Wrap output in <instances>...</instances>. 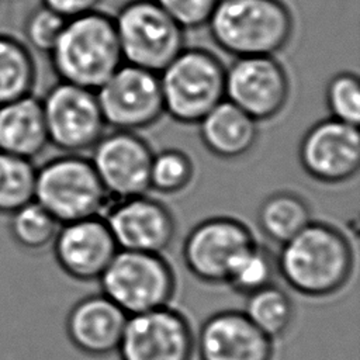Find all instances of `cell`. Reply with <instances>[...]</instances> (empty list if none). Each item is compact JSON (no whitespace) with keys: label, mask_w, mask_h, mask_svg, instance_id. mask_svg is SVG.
<instances>
[{"label":"cell","mask_w":360,"mask_h":360,"mask_svg":"<svg viewBox=\"0 0 360 360\" xmlns=\"http://www.w3.org/2000/svg\"><path fill=\"white\" fill-rule=\"evenodd\" d=\"M276 269L294 291L326 297L338 292L350 278L353 249L338 228L311 221L281 245Z\"/></svg>","instance_id":"1"},{"label":"cell","mask_w":360,"mask_h":360,"mask_svg":"<svg viewBox=\"0 0 360 360\" xmlns=\"http://www.w3.org/2000/svg\"><path fill=\"white\" fill-rule=\"evenodd\" d=\"M49 59L60 82L96 91L124 63L112 17L94 10L68 18Z\"/></svg>","instance_id":"2"},{"label":"cell","mask_w":360,"mask_h":360,"mask_svg":"<svg viewBox=\"0 0 360 360\" xmlns=\"http://www.w3.org/2000/svg\"><path fill=\"white\" fill-rule=\"evenodd\" d=\"M207 25L215 45L235 58L273 56L294 31L281 0H218Z\"/></svg>","instance_id":"3"},{"label":"cell","mask_w":360,"mask_h":360,"mask_svg":"<svg viewBox=\"0 0 360 360\" xmlns=\"http://www.w3.org/2000/svg\"><path fill=\"white\" fill-rule=\"evenodd\" d=\"M158 76L163 110L177 122L198 124L225 98V68L207 49L183 48Z\"/></svg>","instance_id":"4"},{"label":"cell","mask_w":360,"mask_h":360,"mask_svg":"<svg viewBox=\"0 0 360 360\" xmlns=\"http://www.w3.org/2000/svg\"><path fill=\"white\" fill-rule=\"evenodd\" d=\"M108 194L89 159L66 153L37 167L34 201L60 225L100 215Z\"/></svg>","instance_id":"5"},{"label":"cell","mask_w":360,"mask_h":360,"mask_svg":"<svg viewBox=\"0 0 360 360\" xmlns=\"http://www.w3.org/2000/svg\"><path fill=\"white\" fill-rule=\"evenodd\" d=\"M112 20L124 63L159 73L184 48V30L155 0H129Z\"/></svg>","instance_id":"6"},{"label":"cell","mask_w":360,"mask_h":360,"mask_svg":"<svg viewBox=\"0 0 360 360\" xmlns=\"http://www.w3.org/2000/svg\"><path fill=\"white\" fill-rule=\"evenodd\" d=\"M101 294L127 315L167 305L176 280L170 264L158 253L118 249L98 277Z\"/></svg>","instance_id":"7"},{"label":"cell","mask_w":360,"mask_h":360,"mask_svg":"<svg viewBox=\"0 0 360 360\" xmlns=\"http://www.w3.org/2000/svg\"><path fill=\"white\" fill-rule=\"evenodd\" d=\"M96 97L112 131L136 132L165 114L158 73L122 63L97 90Z\"/></svg>","instance_id":"8"},{"label":"cell","mask_w":360,"mask_h":360,"mask_svg":"<svg viewBox=\"0 0 360 360\" xmlns=\"http://www.w3.org/2000/svg\"><path fill=\"white\" fill-rule=\"evenodd\" d=\"M41 105L48 141L65 153L89 150L104 134L94 90L59 80L41 98Z\"/></svg>","instance_id":"9"},{"label":"cell","mask_w":360,"mask_h":360,"mask_svg":"<svg viewBox=\"0 0 360 360\" xmlns=\"http://www.w3.org/2000/svg\"><path fill=\"white\" fill-rule=\"evenodd\" d=\"M253 243L256 240L243 222L214 217L190 229L183 243V260L198 280L222 284L226 283L236 259Z\"/></svg>","instance_id":"10"},{"label":"cell","mask_w":360,"mask_h":360,"mask_svg":"<svg viewBox=\"0 0 360 360\" xmlns=\"http://www.w3.org/2000/svg\"><path fill=\"white\" fill-rule=\"evenodd\" d=\"M193 347L188 321L165 305L128 315L117 352L121 360H190Z\"/></svg>","instance_id":"11"},{"label":"cell","mask_w":360,"mask_h":360,"mask_svg":"<svg viewBox=\"0 0 360 360\" xmlns=\"http://www.w3.org/2000/svg\"><path fill=\"white\" fill-rule=\"evenodd\" d=\"M288 93L287 73L274 56H240L225 68V100L256 121L276 117Z\"/></svg>","instance_id":"12"},{"label":"cell","mask_w":360,"mask_h":360,"mask_svg":"<svg viewBox=\"0 0 360 360\" xmlns=\"http://www.w3.org/2000/svg\"><path fill=\"white\" fill-rule=\"evenodd\" d=\"M152 149L148 142L128 131H112L91 148L89 159L105 193L118 200L146 194Z\"/></svg>","instance_id":"13"},{"label":"cell","mask_w":360,"mask_h":360,"mask_svg":"<svg viewBox=\"0 0 360 360\" xmlns=\"http://www.w3.org/2000/svg\"><path fill=\"white\" fill-rule=\"evenodd\" d=\"M298 155L312 179L330 184L346 181L360 166L359 128L332 117L319 121L302 136Z\"/></svg>","instance_id":"14"},{"label":"cell","mask_w":360,"mask_h":360,"mask_svg":"<svg viewBox=\"0 0 360 360\" xmlns=\"http://www.w3.org/2000/svg\"><path fill=\"white\" fill-rule=\"evenodd\" d=\"M103 218L122 250L162 255L174 239L176 224L170 210L146 194L118 200Z\"/></svg>","instance_id":"15"},{"label":"cell","mask_w":360,"mask_h":360,"mask_svg":"<svg viewBox=\"0 0 360 360\" xmlns=\"http://www.w3.org/2000/svg\"><path fill=\"white\" fill-rule=\"evenodd\" d=\"M52 245L59 267L79 281L98 280L118 250L100 215L62 224Z\"/></svg>","instance_id":"16"},{"label":"cell","mask_w":360,"mask_h":360,"mask_svg":"<svg viewBox=\"0 0 360 360\" xmlns=\"http://www.w3.org/2000/svg\"><path fill=\"white\" fill-rule=\"evenodd\" d=\"M201 360H271L273 339L240 311H221L207 318L198 333Z\"/></svg>","instance_id":"17"},{"label":"cell","mask_w":360,"mask_h":360,"mask_svg":"<svg viewBox=\"0 0 360 360\" xmlns=\"http://www.w3.org/2000/svg\"><path fill=\"white\" fill-rule=\"evenodd\" d=\"M128 315L104 294L79 300L69 311L66 332L86 354L107 356L117 352Z\"/></svg>","instance_id":"18"},{"label":"cell","mask_w":360,"mask_h":360,"mask_svg":"<svg viewBox=\"0 0 360 360\" xmlns=\"http://www.w3.org/2000/svg\"><path fill=\"white\" fill-rule=\"evenodd\" d=\"M49 143L41 98L24 96L0 105V150L34 160Z\"/></svg>","instance_id":"19"},{"label":"cell","mask_w":360,"mask_h":360,"mask_svg":"<svg viewBox=\"0 0 360 360\" xmlns=\"http://www.w3.org/2000/svg\"><path fill=\"white\" fill-rule=\"evenodd\" d=\"M198 125L205 148L224 159L246 155L257 138V121L225 98Z\"/></svg>","instance_id":"20"},{"label":"cell","mask_w":360,"mask_h":360,"mask_svg":"<svg viewBox=\"0 0 360 360\" xmlns=\"http://www.w3.org/2000/svg\"><path fill=\"white\" fill-rule=\"evenodd\" d=\"M311 222V211L302 197L291 191L269 195L257 210V225L270 240L283 245Z\"/></svg>","instance_id":"21"},{"label":"cell","mask_w":360,"mask_h":360,"mask_svg":"<svg viewBox=\"0 0 360 360\" xmlns=\"http://www.w3.org/2000/svg\"><path fill=\"white\" fill-rule=\"evenodd\" d=\"M37 65L31 49L18 38L0 32V105L34 94Z\"/></svg>","instance_id":"22"},{"label":"cell","mask_w":360,"mask_h":360,"mask_svg":"<svg viewBox=\"0 0 360 360\" xmlns=\"http://www.w3.org/2000/svg\"><path fill=\"white\" fill-rule=\"evenodd\" d=\"M243 314L270 339L281 336L290 326L294 307L288 294L271 284H267L246 295Z\"/></svg>","instance_id":"23"},{"label":"cell","mask_w":360,"mask_h":360,"mask_svg":"<svg viewBox=\"0 0 360 360\" xmlns=\"http://www.w3.org/2000/svg\"><path fill=\"white\" fill-rule=\"evenodd\" d=\"M37 167L32 160L0 150V214L10 215L34 200Z\"/></svg>","instance_id":"24"},{"label":"cell","mask_w":360,"mask_h":360,"mask_svg":"<svg viewBox=\"0 0 360 360\" xmlns=\"http://www.w3.org/2000/svg\"><path fill=\"white\" fill-rule=\"evenodd\" d=\"M59 228L60 224L34 200L10 214L8 229L13 239L30 250L51 245Z\"/></svg>","instance_id":"25"},{"label":"cell","mask_w":360,"mask_h":360,"mask_svg":"<svg viewBox=\"0 0 360 360\" xmlns=\"http://www.w3.org/2000/svg\"><path fill=\"white\" fill-rule=\"evenodd\" d=\"M274 270L276 259L271 257L266 248L253 243L231 267L226 284L238 292L248 295L267 284H271Z\"/></svg>","instance_id":"26"},{"label":"cell","mask_w":360,"mask_h":360,"mask_svg":"<svg viewBox=\"0 0 360 360\" xmlns=\"http://www.w3.org/2000/svg\"><path fill=\"white\" fill-rule=\"evenodd\" d=\"M193 174V162L184 152L179 149H163L152 156L149 187L162 194L179 193L190 184Z\"/></svg>","instance_id":"27"},{"label":"cell","mask_w":360,"mask_h":360,"mask_svg":"<svg viewBox=\"0 0 360 360\" xmlns=\"http://www.w3.org/2000/svg\"><path fill=\"white\" fill-rule=\"evenodd\" d=\"M325 103L330 117L352 125L360 121V82L352 72L336 73L326 84Z\"/></svg>","instance_id":"28"},{"label":"cell","mask_w":360,"mask_h":360,"mask_svg":"<svg viewBox=\"0 0 360 360\" xmlns=\"http://www.w3.org/2000/svg\"><path fill=\"white\" fill-rule=\"evenodd\" d=\"M65 22L66 18L53 10L42 4L35 7L27 15L24 22L22 34L27 42L25 45L30 49L49 55L65 27Z\"/></svg>","instance_id":"29"},{"label":"cell","mask_w":360,"mask_h":360,"mask_svg":"<svg viewBox=\"0 0 360 360\" xmlns=\"http://www.w3.org/2000/svg\"><path fill=\"white\" fill-rule=\"evenodd\" d=\"M184 31L207 25L218 0H155Z\"/></svg>","instance_id":"30"},{"label":"cell","mask_w":360,"mask_h":360,"mask_svg":"<svg viewBox=\"0 0 360 360\" xmlns=\"http://www.w3.org/2000/svg\"><path fill=\"white\" fill-rule=\"evenodd\" d=\"M101 0H41V4L60 14L62 17L72 18L97 10Z\"/></svg>","instance_id":"31"}]
</instances>
